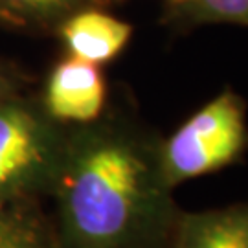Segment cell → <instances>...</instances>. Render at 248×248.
Wrapping results in <instances>:
<instances>
[{
    "label": "cell",
    "instance_id": "cell-2",
    "mask_svg": "<svg viewBox=\"0 0 248 248\" xmlns=\"http://www.w3.org/2000/svg\"><path fill=\"white\" fill-rule=\"evenodd\" d=\"M68 129L43 107L0 101V208L50 195L59 178Z\"/></svg>",
    "mask_w": 248,
    "mask_h": 248
},
{
    "label": "cell",
    "instance_id": "cell-3",
    "mask_svg": "<svg viewBox=\"0 0 248 248\" xmlns=\"http://www.w3.org/2000/svg\"><path fill=\"white\" fill-rule=\"evenodd\" d=\"M248 149L245 99L226 89L160 142V164L173 189L243 158Z\"/></svg>",
    "mask_w": 248,
    "mask_h": 248
},
{
    "label": "cell",
    "instance_id": "cell-7",
    "mask_svg": "<svg viewBox=\"0 0 248 248\" xmlns=\"http://www.w3.org/2000/svg\"><path fill=\"white\" fill-rule=\"evenodd\" d=\"M31 204L0 208V248H53L52 230Z\"/></svg>",
    "mask_w": 248,
    "mask_h": 248
},
{
    "label": "cell",
    "instance_id": "cell-11",
    "mask_svg": "<svg viewBox=\"0 0 248 248\" xmlns=\"http://www.w3.org/2000/svg\"><path fill=\"white\" fill-rule=\"evenodd\" d=\"M171 2H175V4H180V6H182V4H186V2H189V0H171Z\"/></svg>",
    "mask_w": 248,
    "mask_h": 248
},
{
    "label": "cell",
    "instance_id": "cell-4",
    "mask_svg": "<svg viewBox=\"0 0 248 248\" xmlns=\"http://www.w3.org/2000/svg\"><path fill=\"white\" fill-rule=\"evenodd\" d=\"M107 103V83L98 64L66 57L46 81L43 108L62 125H87L101 118Z\"/></svg>",
    "mask_w": 248,
    "mask_h": 248
},
{
    "label": "cell",
    "instance_id": "cell-9",
    "mask_svg": "<svg viewBox=\"0 0 248 248\" xmlns=\"http://www.w3.org/2000/svg\"><path fill=\"white\" fill-rule=\"evenodd\" d=\"M2 2L28 17L53 18L70 9L78 0H2Z\"/></svg>",
    "mask_w": 248,
    "mask_h": 248
},
{
    "label": "cell",
    "instance_id": "cell-6",
    "mask_svg": "<svg viewBox=\"0 0 248 248\" xmlns=\"http://www.w3.org/2000/svg\"><path fill=\"white\" fill-rule=\"evenodd\" d=\"M173 247L248 248V202L206 212H182Z\"/></svg>",
    "mask_w": 248,
    "mask_h": 248
},
{
    "label": "cell",
    "instance_id": "cell-1",
    "mask_svg": "<svg viewBox=\"0 0 248 248\" xmlns=\"http://www.w3.org/2000/svg\"><path fill=\"white\" fill-rule=\"evenodd\" d=\"M155 133L124 118L68 129L55 182L53 248H166L182 210Z\"/></svg>",
    "mask_w": 248,
    "mask_h": 248
},
{
    "label": "cell",
    "instance_id": "cell-8",
    "mask_svg": "<svg viewBox=\"0 0 248 248\" xmlns=\"http://www.w3.org/2000/svg\"><path fill=\"white\" fill-rule=\"evenodd\" d=\"M184 6L187 22H228L248 26V0H189Z\"/></svg>",
    "mask_w": 248,
    "mask_h": 248
},
{
    "label": "cell",
    "instance_id": "cell-12",
    "mask_svg": "<svg viewBox=\"0 0 248 248\" xmlns=\"http://www.w3.org/2000/svg\"><path fill=\"white\" fill-rule=\"evenodd\" d=\"M166 248H175V247H173V245H169V247H166Z\"/></svg>",
    "mask_w": 248,
    "mask_h": 248
},
{
    "label": "cell",
    "instance_id": "cell-10",
    "mask_svg": "<svg viewBox=\"0 0 248 248\" xmlns=\"http://www.w3.org/2000/svg\"><path fill=\"white\" fill-rule=\"evenodd\" d=\"M9 96H13V90H11V85H9V81L4 78V74L0 72V101H4V99H8Z\"/></svg>",
    "mask_w": 248,
    "mask_h": 248
},
{
    "label": "cell",
    "instance_id": "cell-5",
    "mask_svg": "<svg viewBox=\"0 0 248 248\" xmlns=\"http://www.w3.org/2000/svg\"><path fill=\"white\" fill-rule=\"evenodd\" d=\"M59 35L72 57L101 66L124 52L133 26L98 9H85L64 18Z\"/></svg>",
    "mask_w": 248,
    "mask_h": 248
}]
</instances>
